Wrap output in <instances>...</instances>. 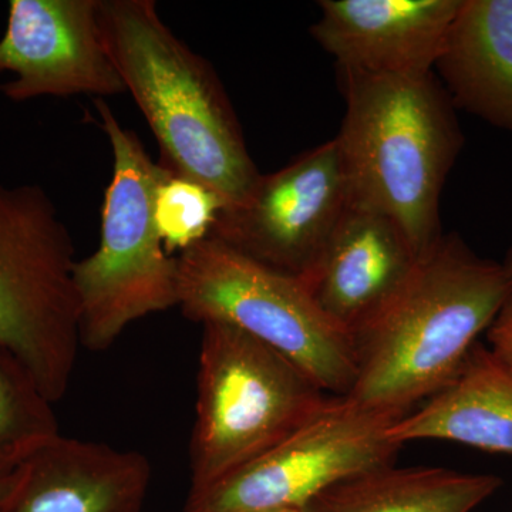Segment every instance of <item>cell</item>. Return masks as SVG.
Wrapping results in <instances>:
<instances>
[{
	"label": "cell",
	"mask_w": 512,
	"mask_h": 512,
	"mask_svg": "<svg viewBox=\"0 0 512 512\" xmlns=\"http://www.w3.org/2000/svg\"><path fill=\"white\" fill-rule=\"evenodd\" d=\"M511 298L504 264L481 258L456 234L441 235L355 336V382L343 397L375 412H413L453 380Z\"/></svg>",
	"instance_id": "obj_1"
},
{
	"label": "cell",
	"mask_w": 512,
	"mask_h": 512,
	"mask_svg": "<svg viewBox=\"0 0 512 512\" xmlns=\"http://www.w3.org/2000/svg\"><path fill=\"white\" fill-rule=\"evenodd\" d=\"M99 25L126 92L160 146V164L228 205L244 200L261 174L210 62L165 25L154 0H100Z\"/></svg>",
	"instance_id": "obj_2"
},
{
	"label": "cell",
	"mask_w": 512,
	"mask_h": 512,
	"mask_svg": "<svg viewBox=\"0 0 512 512\" xmlns=\"http://www.w3.org/2000/svg\"><path fill=\"white\" fill-rule=\"evenodd\" d=\"M338 136L353 204L392 218L420 256L443 235L441 191L464 138L439 77L339 70Z\"/></svg>",
	"instance_id": "obj_3"
},
{
	"label": "cell",
	"mask_w": 512,
	"mask_h": 512,
	"mask_svg": "<svg viewBox=\"0 0 512 512\" xmlns=\"http://www.w3.org/2000/svg\"><path fill=\"white\" fill-rule=\"evenodd\" d=\"M113 153V175L101 210L99 248L74 265L80 343L104 352L136 320L178 306V259L154 222V195L164 167L109 103L94 100Z\"/></svg>",
	"instance_id": "obj_4"
},
{
	"label": "cell",
	"mask_w": 512,
	"mask_h": 512,
	"mask_svg": "<svg viewBox=\"0 0 512 512\" xmlns=\"http://www.w3.org/2000/svg\"><path fill=\"white\" fill-rule=\"evenodd\" d=\"M326 394L248 333L202 323L190 491L210 487L301 429L328 402Z\"/></svg>",
	"instance_id": "obj_5"
},
{
	"label": "cell",
	"mask_w": 512,
	"mask_h": 512,
	"mask_svg": "<svg viewBox=\"0 0 512 512\" xmlns=\"http://www.w3.org/2000/svg\"><path fill=\"white\" fill-rule=\"evenodd\" d=\"M72 235L35 184L0 183V348L50 403L66 396L80 346Z\"/></svg>",
	"instance_id": "obj_6"
},
{
	"label": "cell",
	"mask_w": 512,
	"mask_h": 512,
	"mask_svg": "<svg viewBox=\"0 0 512 512\" xmlns=\"http://www.w3.org/2000/svg\"><path fill=\"white\" fill-rule=\"evenodd\" d=\"M178 306L198 323L222 322L265 343L323 392L346 396L356 376L355 340L325 315L305 285L214 237L177 256Z\"/></svg>",
	"instance_id": "obj_7"
},
{
	"label": "cell",
	"mask_w": 512,
	"mask_h": 512,
	"mask_svg": "<svg viewBox=\"0 0 512 512\" xmlns=\"http://www.w3.org/2000/svg\"><path fill=\"white\" fill-rule=\"evenodd\" d=\"M399 419L329 397L271 450L210 487L190 491L185 512L303 510L332 485L393 464L402 446L390 439L389 429Z\"/></svg>",
	"instance_id": "obj_8"
},
{
	"label": "cell",
	"mask_w": 512,
	"mask_h": 512,
	"mask_svg": "<svg viewBox=\"0 0 512 512\" xmlns=\"http://www.w3.org/2000/svg\"><path fill=\"white\" fill-rule=\"evenodd\" d=\"M352 205L348 174L333 138L281 170L259 175L244 200L218 214L210 237L301 279Z\"/></svg>",
	"instance_id": "obj_9"
},
{
	"label": "cell",
	"mask_w": 512,
	"mask_h": 512,
	"mask_svg": "<svg viewBox=\"0 0 512 512\" xmlns=\"http://www.w3.org/2000/svg\"><path fill=\"white\" fill-rule=\"evenodd\" d=\"M100 0H10L0 37V94L39 97L126 92L99 25Z\"/></svg>",
	"instance_id": "obj_10"
},
{
	"label": "cell",
	"mask_w": 512,
	"mask_h": 512,
	"mask_svg": "<svg viewBox=\"0 0 512 512\" xmlns=\"http://www.w3.org/2000/svg\"><path fill=\"white\" fill-rule=\"evenodd\" d=\"M420 258L392 218L353 204L299 281L320 311L355 340L403 288Z\"/></svg>",
	"instance_id": "obj_11"
},
{
	"label": "cell",
	"mask_w": 512,
	"mask_h": 512,
	"mask_svg": "<svg viewBox=\"0 0 512 512\" xmlns=\"http://www.w3.org/2000/svg\"><path fill=\"white\" fill-rule=\"evenodd\" d=\"M463 0H322L312 26L339 70L433 72Z\"/></svg>",
	"instance_id": "obj_12"
},
{
	"label": "cell",
	"mask_w": 512,
	"mask_h": 512,
	"mask_svg": "<svg viewBox=\"0 0 512 512\" xmlns=\"http://www.w3.org/2000/svg\"><path fill=\"white\" fill-rule=\"evenodd\" d=\"M151 474L136 450L60 434L9 474L0 512H141Z\"/></svg>",
	"instance_id": "obj_13"
},
{
	"label": "cell",
	"mask_w": 512,
	"mask_h": 512,
	"mask_svg": "<svg viewBox=\"0 0 512 512\" xmlns=\"http://www.w3.org/2000/svg\"><path fill=\"white\" fill-rule=\"evenodd\" d=\"M400 446L444 440L512 454V372L477 343L450 383L427 403L392 424Z\"/></svg>",
	"instance_id": "obj_14"
},
{
	"label": "cell",
	"mask_w": 512,
	"mask_h": 512,
	"mask_svg": "<svg viewBox=\"0 0 512 512\" xmlns=\"http://www.w3.org/2000/svg\"><path fill=\"white\" fill-rule=\"evenodd\" d=\"M434 69L456 109L512 133V0H463Z\"/></svg>",
	"instance_id": "obj_15"
},
{
	"label": "cell",
	"mask_w": 512,
	"mask_h": 512,
	"mask_svg": "<svg viewBox=\"0 0 512 512\" xmlns=\"http://www.w3.org/2000/svg\"><path fill=\"white\" fill-rule=\"evenodd\" d=\"M501 485L503 480L493 474L389 464L332 485L303 511L473 512Z\"/></svg>",
	"instance_id": "obj_16"
},
{
	"label": "cell",
	"mask_w": 512,
	"mask_h": 512,
	"mask_svg": "<svg viewBox=\"0 0 512 512\" xmlns=\"http://www.w3.org/2000/svg\"><path fill=\"white\" fill-rule=\"evenodd\" d=\"M60 436L53 403L26 367L0 348V476Z\"/></svg>",
	"instance_id": "obj_17"
},
{
	"label": "cell",
	"mask_w": 512,
	"mask_h": 512,
	"mask_svg": "<svg viewBox=\"0 0 512 512\" xmlns=\"http://www.w3.org/2000/svg\"><path fill=\"white\" fill-rule=\"evenodd\" d=\"M227 205L217 192L164 167L154 195V222L168 254L175 249L181 254L210 237Z\"/></svg>",
	"instance_id": "obj_18"
},
{
	"label": "cell",
	"mask_w": 512,
	"mask_h": 512,
	"mask_svg": "<svg viewBox=\"0 0 512 512\" xmlns=\"http://www.w3.org/2000/svg\"><path fill=\"white\" fill-rule=\"evenodd\" d=\"M491 353L512 372V298L488 328Z\"/></svg>",
	"instance_id": "obj_19"
},
{
	"label": "cell",
	"mask_w": 512,
	"mask_h": 512,
	"mask_svg": "<svg viewBox=\"0 0 512 512\" xmlns=\"http://www.w3.org/2000/svg\"><path fill=\"white\" fill-rule=\"evenodd\" d=\"M9 474H6V476H0V500H2L3 494H5L6 491V487H8Z\"/></svg>",
	"instance_id": "obj_20"
},
{
	"label": "cell",
	"mask_w": 512,
	"mask_h": 512,
	"mask_svg": "<svg viewBox=\"0 0 512 512\" xmlns=\"http://www.w3.org/2000/svg\"><path fill=\"white\" fill-rule=\"evenodd\" d=\"M505 269H507L508 271V274H510L511 278H512V249L510 251V254H508L507 256V261H505Z\"/></svg>",
	"instance_id": "obj_21"
},
{
	"label": "cell",
	"mask_w": 512,
	"mask_h": 512,
	"mask_svg": "<svg viewBox=\"0 0 512 512\" xmlns=\"http://www.w3.org/2000/svg\"><path fill=\"white\" fill-rule=\"evenodd\" d=\"M266 512H305V511L295 510V508H291V510H278V511H266Z\"/></svg>",
	"instance_id": "obj_22"
}]
</instances>
